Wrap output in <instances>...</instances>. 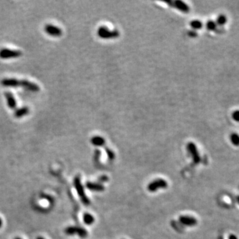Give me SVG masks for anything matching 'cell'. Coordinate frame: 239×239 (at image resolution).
Returning <instances> with one entry per match:
<instances>
[{
	"label": "cell",
	"mask_w": 239,
	"mask_h": 239,
	"mask_svg": "<svg viewBox=\"0 0 239 239\" xmlns=\"http://www.w3.org/2000/svg\"><path fill=\"white\" fill-rule=\"evenodd\" d=\"M179 221L181 224L187 226H195L197 223V221L194 217L189 216H181L179 217Z\"/></svg>",
	"instance_id": "obj_10"
},
{
	"label": "cell",
	"mask_w": 239,
	"mask_h": 239,
	"mask_svg": "<svg viewBox=\"0 0 239 239\" xmlns=\"http://www.w3.org/2000/svg\"><path fill=\"white\" fill-rule=\"evenodd\" d=\"M0 84L5 88H18V87H21V79L16 78H4L1 80Z\"/></svg>",
	"instance_id": "obj_4"
},
{
	"label": "cell",
	"mask_w": 239,
	"mask_h": 239,
	"mask_svg": "<svg viewBox=\"0 0 239 239\" xmlns=\"http://www.w3.org/2000/svg\"><path fill=\"white\" fill-rule=\"evenodd\" d=\"M64 232L67 234L69 235V236H72V235H74L77 234V226H68L64 230Z\"/></svg>",
	"instance_id": "obj_18"
},
{
	"label": "cell",
	"mask_w": 239,
	"mask_h": 239,
	"mask_svg": "<svg viewBox=\"0 0 239 239\" xmlns=\"http://www.w3.org/2000/svg\"><path fill=\"white\" fill-rule=\"evenodd\" d=\"M217 27V25L216 22L212 20H209L207 22L206 28L208 31H215Z\"/></svg>",
	"instance_id": "obj_19"
},
{
	"label": "cell",
	"mask_w": 239,
	"mask_h": 239,
	"mask_svg": "<svg viewBox=\"0 0 239 239\" xmlns=\"http://www.w3.org/2000/svg\"><path fill=\"white\" fill-rule=\"evenodd\" d=\"M21 87L32 92H37L40 90V87L39 85L27 79H21Z\"/></svg>",
	"instance_id": "obj_7"
},
{
	"label": "cell",
	"mask_w": 239,
	"mask_h": 239,
	"mask_svg": "<svg viewBox=\"0 0 239 239\" xmlns=\"http://www.w3.org/2000/svg\"><path fill=\"white\" fill-rule=\"evenodd\" d=\"M230 140L234 146H239V135L237 133H233L230 136Z\"/></svg>",
	"instance_id": "obj_17"
},
{
	"label": "cell",
	"mask_w": 239,
	"mask_h": 239,
	"mask_svg": "<svg viewBox=\"0 0 239 239\" xmlns=\"http://www.w3.org/2000/svg\"><path fill=\"white\" fill-rule=\"evenodd\" d=\"M22 56V52L19 50H13L6 48L0 49V58L2 59H10L20 57Z\"/></svg>",
	"instance_id": "obj_2"
},
{
	"label": "cell",
	"mask_w": 239,
	"mask_h": 239,
	"mask_svg": "<svg viewBox=\"0 0 239 239\" xmlns=\"http://www.w3.org/2000/svg\"><path fill=\"white\" fill-rule=\"evenodd\" d=\"M14 239H22V238H20V237H16Z\"/></svg>",
	"instance_id": "obj_29"
},
{
	"label": "cell",
	"mask_w": 239,
	"mask_h": 239,
	"mask_svg": "<svg viewBox=\"0 0 239 239\" xmlns=\"http://www.w3.org/2000/svg\"><path fill=\"white\" fill-rule=\"evenodd\" d=\"M2 224H3V221H2V219L0 218V228H1L2 226Z\"/></svg>",
	"instance_id": "obj_26"
},
{
	"label": "cell",
	"mask_w": 239,
	"mask_h": 239,
	"mask_svg": "<svg viewBox=\"0 0 239 239\" xmlns=\"http://www.w3.org/2000/svg\"><path fill=\"white\" fill-rule=\"evenodd\" d=\"M229 239H238L237 237L234 234H230L229 237Z\"/></svg>",
	"instance_id": "obj_25"
},
{
	"label": "cell",
	"mask_w": 239,
	"mask_h": 239,
	"mask_svg": "<svg viewBox=\"0 0 239 239\" xmlns=\"http://www.w3.org/2000/svg\"><path fill=\"white\" fill-rule=\"evenodd\" d=\"M227 21V18L225 15L221 14L217 17V20H216V24L219 26H223L224 25L226 24Z\"/></svg>",
	"instance_id": "obj_15"
},
{
	"label": "cell",
	"mask_w": 239,
	"mask_h": 239,
	"mask_svg": "<svg viewBox=\"0 0 239 239\" xmlns=\"http://www.w3.org/2000/svg\"><path fill=\"white\" fill-rule=\"evenodd\" d=\"M77 234H78L81 238H86L88 236V232H87L86 229L82 228V227H77Z\"/></svg>",
	"instance_id": "obj_21"
},
{
	"label": "cell",
	"mask_w": 239,
	"mask_h": 239,
	"mask_svg": "<svg viewBox=\"0 0 239 239\" xmlns=\"http://www.w3.org/2000/svg\"><path fill=\"white\" fill-rule=\"evenodd\" d=\"M86 187L89 190L93 191H102L104 189L103 185L95 183H91V182H88L86 183Z\"/></svg>",
	"instance_id": "obj_13"
},
{
	"label": "cell",
	"mask_w": 239,
	"mask_h": 239,
	"mask_svg": "<svg viewBox=\"0 0 239 239\" xmlns=\"http://www.w3.org/2000/svg\"><path fill=\"white\" fill-rule=\"evenodd\" d=\"M106 151H107V154H108V157L110 158V159H113L114 158V154L113 151L112 150H106Z\"/></svg>",
	"instance_id": "obj_23"
},
{
	"label": "cell",
	"mask_w": 239,
	"mask_h": 239,
	"mask_svg": "<svg viewBox=\"0 0 239 239\" xmlns=\"http://www.w3.org/2000/svg\"><path fill=\"white\" fill-rule=\"evenodd\" d=\"M37 239H45V238H43V237H37Z\"/></svg>",
	"instance_id": "obj_27"
},
{
	"label": "cell",
	"mask_w": 239,
	"mask_h": 239,
	"mask_svg": "<svg viewBox=\"0 0 239 239\" xmlns=\"http://www.w3.org/2000/svg\"><path fill=\"white\" fill-rule=\"evenodd\" d=\"M91 143H92L94 146H102L105 143V140L102 137L96 136H94V137H92V138L91 139Z\"/></svg>",
	"instance_id": "obj_14"
},
{
	"label": "cell",
	"mask_w": 239,
	"mask_h": 239,
	"mask_svg": "<svg viewBox=\"0 0 239 239\" xmlns=\"http://www.w3.org/2000/svg\"><path fill=\"white\" fill-rule=\"evenodd\" d=\"M168 187V183L162 179H158L150 183L147 186V189L150 192H155L159 189H165Z\"/></svg>",
	"instance_id": "obj_6"
},
{
	"label": "cell",
	"mask_w": 239,
	"mask_h": 239,
	"mask_svg": "<svg viewBox=\"0 0 239 239\" xmlns=\"http://www.w3.org/2000/svg\"><path fill=\"white\" fill-rule=\"evenodd\" d=\"M4 96L6 100L7 105L11 110H16L17 108V102L13 94L9 91L4 92Z\"/></svg>",
	"instance_id": "obj_9"
},
{
	"label": "cell",
	"mask_w": 239,
	"mask_h": 239,
	"mask_svg": "<svg viewBox=\"0 0 239 239\" xmlns=\"http://www.w3.org/2000/svg\"><path fill=\"white\" fill-rule=\"evenodd\" d=\"M187 147V150L189 152V154H191L193 161H194L195 164H199V163L201 161V158L196 146L193 142H190L188 143Z\"/></svg>",
	"instance_id": "obj_8"
},
{
	"label": "cell",
	"mask_w": 239,
	"mask_h": 239,
	"mask_svg": "<svg viewBox=\"0 0 239 239\" xmlns=\"http://www.w3.org/2000/svg\"><path fill=\"white\" fill-rule=\"evenodd\" d=\"M74 185L76 190H77L78 195L80 198H81V201L82 202V203L85 205H89L90 204V201L85 194V191H84V187H83V186L81 183V178H80V177L77 176L74 178Z\"/></svg>",
	"instance_id": "obj_1"
},
{
	"label": "cell",
	"mask_w": 239,
	"mask_h": 239,
	"mask_svg": "<svg viewBox=\"0 0 239 239\" xmlns=\"http://www.w3.org/2000/svg\"><path fill=\"white\" fill-rule=\"evenodd\" d=\"M98 35L102 39H112V38H116L118 37V31H109L107 27L104 26L100 27L98 30Z\"/></svg>",
	"instance_id": "obj_3"
},
{
	"label": "cell",
	"mask_w": 239,
	"mask_h": 239,
	"mask_svg": "<svg viewBox=\"0 0 239 239\" xmlns=\"http://www.w3.org/2000/svg\"><path fill=\"white\" fill-rule=\"evenodd\" d=\"M237 202H238V204H239V196L237 197Z\"/></svg>",
	"instance_id": "obj_28"
},
{
	"label": "cell",
	"mask_w": 239,
	"mask_h": 239,
	"mask_svg": "<svg viewBox=\"0 0 239 239\" xmlns=\"http://www.w3.org/2000/svg\"><path fill=\"white\" fill-rule=\"evenodd\" d=\"M232 118L235 122H239V110H236L232 113Z\"/></svg>",
	"instance_id": "obj_22"
},
{
	"label": "cell",
	"mask_w": 239,
	"mask_h": 239,
	"mask_svg": "<svg viewBox=\"0 0 239 239\" xmlns=\"http://www.w3.org/2000/svg\"><path fill=\"white\" fill-rule=\"evenodd\" d=\"M189 36L191 37H196L197 35V33L195 32V31H189Z\"/></svg>",
	"instance_id": "obj_24"
},
{
	"label": "cell",
	"mask_w": 239,
	"mask_h": 239,
	"mask_svg": "<svg viewBox=\"0 0 239 239\" xmlns=\"http://www.w3.org/2000/svg\"><path fill=\"white\" fill-rule=\"evenodd\" d=\"M166 3L172 4V5H173L174 7L177 8V9L180 10L182 12L184 13H188L189 11V7L187 4L181 1H175V2H167Z\"/></svg>",
	"instance_id": "obj_11"
},
{
	"label": "cell",
	"mask_w": 239,
	"mask_h": 239,
	"mask_svg": "<svg viewBox=\"0 0 239 239\" xmlns=\"http://www.w3.org/2000/svg\"><path fill=\"white\" fill-rule=\"evenodd\" d=\"M83 221L85 223L88 225H90L94 222V218L92 215L89 213H86L83 215Z\"/></svg>",
	"instance_id": "obj_16"
},
{
	"label": "cell",
	"mask_w": 239,
	"mask_h": 239,
	"mask_svg": "<svg viewBox=\"0 0 239 239\" xmlns=\"http://www.w3.org/2000/svg\"><path fill=\"white\" fill-rule=\"evenodd\" d=\"M190 25L194 29H200L203 27V24L199 20H193L190 23Z\"/></svg>",
	"instance_id": "obj_20"
},
{
	"label": "cell",
	"mask_w": 239,
	"mask_h": 239,
	"mask_svg": "<svg viewBox=\"0 0 239 239\" xmlns=\"http://www.w3.org/2000/svg\"><path fill=\"white\" fill-rule=\"evenodd\" d=\"M29 113V108L27 106H23L21 108H17L15 110L14 112V117L16 118H21L24 117L25 116L28 115Z\"/></svg>",
	"instance_id": "obj_12"
},
{
	"label": "cell",
	"mask_w": 239,
	"mask_h": 239,
	"mask_svg": "<svg viewBox=\"0 0 239 239\" xmlns=\"http://www.w3.org/2000/svg\"><path fill=\"white\" fill-rule=\"evenodd\" d=\"M44 30L47 35L54 37H59L63 35V31L59 27L53 24H46Z\"/></svg>",
	"instance_id": "obj_5"
}]
</instances>
